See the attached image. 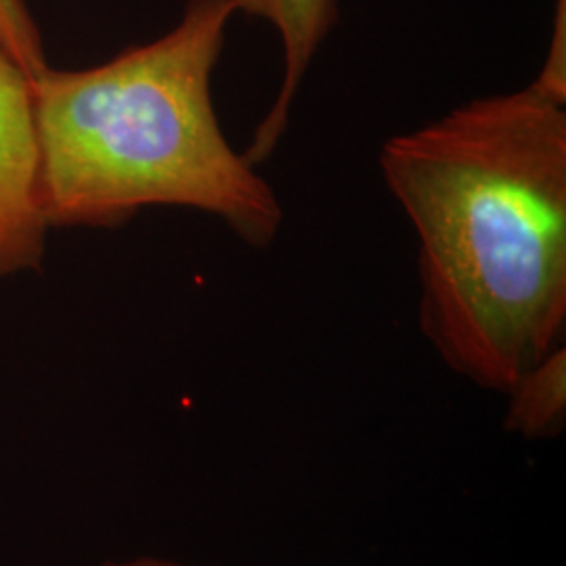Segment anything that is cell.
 Masks as SVG:
<instances>
[{
	"mask_svg": "<svg viewBox=\"0 0 566 566\" xmlns=\"http://www.w3.org/2000/svg\"><path fill=\"white\" fill-rule=\"evenodd\" d=\"M418 235L420 327L449 369L507 392L565 344L566 103L528 84L388 139Z\"/></svg>",
	"mask_w": 566,
	"mask_h": 566,
	"instance_id": "6da1fadb",
	"label": "cell"
},
{
	"mask_svg": "<svg viewBox=\"0 0 566 566\" xmlns=\"http://www.w3.org/2000/svg\"><path fill=\"white\" fill-rule=\"evenodd\" d=\"M233 13L231 0H189L158 41L30 78L49 227H118L143 208L179 206L221 219L252 248L275 242L277 193L227 142L212 102Z\"/></svg>",
	"mask_w": 566,
	"mask_h": 566,
	"instance_id": "7a4b0ae2",
	"label": "cell"
},
{
	"mask_svg": "<svg viewBox=\"0 0 566 566\" xmlns=\"http://www.w3.org/2000/svg\"><path fill=\"white\" fill-rule=\"evenodd\" d=\"M30 78L0 55V277L39 266L49 229L39 196Z\"/></svg>",
	"mask_w": 566,
	"mask_h": 566,
	"instance_id": "3957f363",
	"label": "cell"
},
{
	"mask_svg": "<svg viewBox=\"0 0 566 566\" xmlns=\"http://www.w3.org/2000/svg\"><path fill=\"white\" fill-rule=\"evenodd\" d=\"M235 11L250 18L269 21L282 39L283 76L280 93L263 120L259 122L254 137L243 151L252 166L266 163L282 142L292 107L298 97L301 84L311 67V61L338 21L336 0H231Z\"/></svg>",
	"mask_w": 566,
	"mask_h": 566,
	"instance_id": "277c9868",
	"label": "cell"
},
{
	"mask_svg": "<svg viewBox=\"0 0 566 566\" xmlns=\"http://www.w3.org/2000/svg\"><path fill=\"white\" fill-rule=\"evenodd\" d=\"M506 430L525 439L556 437L566 422V348H554L506 392Z\"/></svg>",
	"mask_w": 566,
	"mask_h": 566,
	"instance_id": "5b68a950",
	"label": "cell"
},
{
	"mask_svg": "<svg viewBox=\"0 0 566 566\" xmlns=\"http://www.w3.org/2000/svg\"><path fill=\"white\" fill-rule=\"evenodd\" d=\"M0 55L30 76L46 67L42 39L25 0H0Z\"/></svg>",
	"mask_w": 566,
	"mask_h": 566,
	"instance_id": "8992f818",
	"label": "cell"
},
{
	"mask_svg": "<svg viewBox=\"0 0 566 566\" xmlns=\"http://www.w3.org/2000/svg\"><path fill=\"white\" fill-rule=\"evenodd\" d=\"M102 566H193L168 560L160 556H137V558H120V560H105Z\"/></svg>",
	"mask_w": 566,
	"mask_h": 566,
	"instance_id": "52a82bcc",
	"label": "cell"
}]
</instances>
